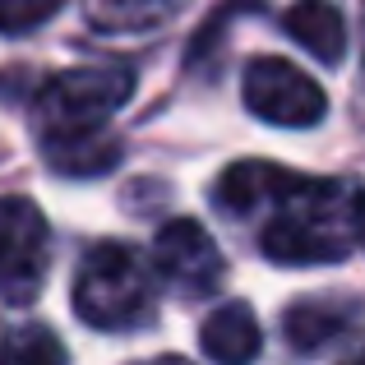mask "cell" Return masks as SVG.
Here are the masks:
<instances>
[{"instance_id": "2", "label": "cell", "mask_w": 365, "mask_h": 365, "mask_svg": "<svg viewBox=\"0 0 365 365\" xmlns=\"http://www.w3.org/2000/svg\"><path fill=\"white\" fill-rule=\"evenodd\" d=\"M158 292H153V268L120 241H102L83 255L74 277V314L88 329L102 333H130L153 324Z\"/></svg>"}, {"instance_id": "6", "label": "cell", "mask_w": 365, "mask_h": 365, "mask_svg": "<svg viewBox=\"0 0 365 365\" xmlns=\"http://www.w3.org/2000/svg\"><path fill=\"white\" fill-rule=\"evenodd\" d=\"M153 268L162 282H171L180 296H208L217 292L227 264L217 241L195 222V217H176L153 236Z\"/></svg>"}, {"instance_id": "13", "label": "cell", "mask_w": 365, "mask_h": 365, "mask_svg": "<svg viewBox=\"0 0 365 365\" xmlns=\"http://www.w3.org/2000/svg\"><path fill=\"white\" fill-rule=\"evenodd\" d=\"M65 9V0H0V33L19 37L42 28L46 19H56Z\"/></svg>"}, {"instance_id": "9", "label": "cell", "mask_w": 365, "mask_h": 365, "mask_svg": "<svg viewBox=\"0 0 365 365\" xmlns=\"http://www.w3.org/2000/svg\"><path fill=\"white\" fill-rule=\"evenodd\" d=\"M296 180H301V171L273 167V162H232L217 176L213 199L227 213H255V208H273Z\"/></svg>"}, {"instance_id": "12", "label": "cell", "mask_w": 365, "mask_h": 365, "mask_svg": "<svg viewBox=\"0 0 365 365\" xmlns=\"http://www.w3.org/2000/svg\"><path fill=\"white\" fill-rule=\"evenodd\" d=\"M0 365H70V351L56 338V329L24 319L0 333Z\"/></svg>"}, {"instance_id": "14", "label": "cell", "mask_w": 365, "mask_h": 365, "mask_svg": "<svg viewBox=\"0 0 365 365\" xmlns=\"http://www.w3.org/2000/svg\"><path fill=\"white\" fill-rule=\"evenodd\" d=\"M148 365H195V361H185V356H158V361H148Z\"/></svg>"}, {"instance_id": "15", "label": "cell", "mask_w": 365, "mask_h": 365, "mask_svg": "<svg viewBox=\"0 0 365 365\" xmlns=\"http://www.w3.org/2000/svg\"><path fill=\"white\" fill-rule=\"evenodd\" d=\"M342 365H361V361H356V356H351V361H342Z\"/></svg>"}, {"instance_id": "7", "label": "cell", "mask_w": 365, "mask_h": 365, "mask_svg": "<svg viewBox=\"0 0 365 365\" xmlns=\"http://www.w3.org/2000/svg\"><path fill=\"white\" fill-rule=\"evenodd\" d=\"M351 329H356V301H342V296H305L282 314V338L296 356H319L342 338H351Z\"/></svg>"}, {"instance_id": "11", "label": "cell", "mask_w": 365, "mask_h": 365, "mask_svg": "<svg viewBox=\"0 0 365 365\" xmlns=\"http://www.w3.org/2000/svg\"><path fill=\"white\" fill-rule=\"evenodd\" d=\"M42 153L61 176H102L116 167L120 143L111 134H74V139H42Z\"/></svg>"}, {"instance_id": "3", "label": "cell", "mask_w": 365, "mask_h": 365, "mask_svg": "<svg viewBox=\"0 0 365 365\" xmlns=\"http://www.w3.org/2000/svg\"><path fill=\"white\" fill-rule=\"evenodd\" d=\"M134 93L130 70H70L56 74L37 98L42 139H74V134H107L111 111H120Z\"/></svg>"}, {"instance_id": "10", "label": "cell", "mask_w": 365, "mask_h": 365, "mask_svg": "<svg viewBox=\"0 0 365 365\" xmlns=\"http://www.w3.org/2000/svg\"><path fill=\"white\" fill-rule=\"evenodd\" d=\"M282 28L324 65H338L347 56V19L333 0H296L282 14Z\"/></svg>"}, {"instance_id": "4", "label": "cell", "mask_w": 365, "mask_h": 365, "mask_svg": "<svg viewBox=\"0 0 365 365\" xmlns=\"http://www.w3.org/2000/svg\"><path fill=\"white\" fill-rule=\"evenodd\" d=\"M51 268V227L24 195L0 199V301L33 305Z\"/></svg>"}, {"instance_id": "5", "label": "cell", "mask_w": 365, "mask_h": 365, "mask_svg": "<svg viewBox=\"0 0 365 365\" xmlns=\"http://www.w3.org/2000/svg\"><path fill=\"white\" fill-rule=\"evenodd\" d=\"M245 107L268 125H287V130H310L329 111V93L310 79L305 70H296L282 56H255L245 65Z\"/></svg>"}, {"instance_id": "8", "label": "cell", "mask_w": 365, "mask_h": 365, "mask_svg": "<svg viewBox=\"0 0 365 365\" xmlns=\"http://www.w3.org/2000/svg\"><path fill=\"white\" fill-rule=\"evenodd\" d=\"M199 347L213 365H255L259 351H264V333H259L255 310L245 301L217 305L199 329Z\"/></svg>"}, {"instance_id": "1", "label": "cell", "mask_w": 365, "mask_h": 365, "mask_svg": "<svg viewBox=\"0 0 365 365\" xmlns=\"http://www.w3.org/2000/svg\"><path fill=\"white\" fill-rule=\"evenodd\" d=\"M356 245H361V195L351 180L301 176L273 204L264 232H259V250L287 268L342 264L356 255Z\"/></svg>"}]
</instances>
